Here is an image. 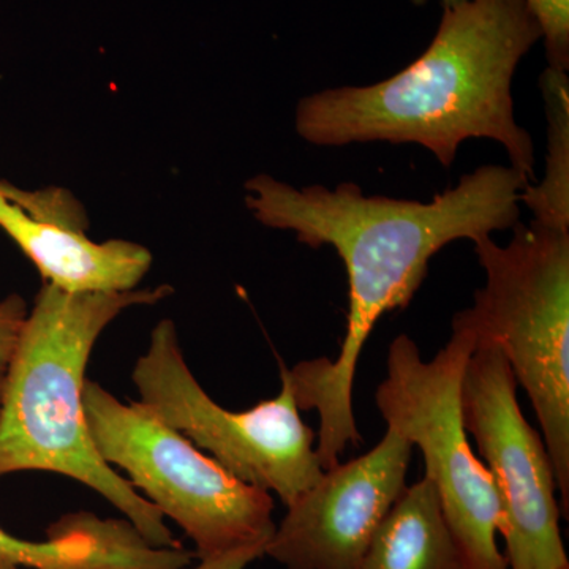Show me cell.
Returning a JSON list of instances; mask_svg holds the SVG:
<instances>
[{
    "label": "cell",
    "mask_w": 569,
    "mask_h": 569,
    "mask_svg": "<svg viewBox=\"0 0 569 569\" xmlns=\"http://www.w3.org/2000/svg\"><path fill=\"white\" fill-rule=\"evenodd\" d=\"M527 183L512 167L485 164L425 203L367 197L353 182L336 189L293 187L268 174L246 182V204L258 222L293 231L313 249L332 247L346 266L347 331L337 358L321 356L287 369L299 410H316L320 417L317 456L323 470L340 462L348 445L362 441L353 385L359 356L377 321L413 301L430 260L443 247L512 230Z\"/></svg>",
    "instance_id": "6da1fadb"
},
{
    "label": "cell",
    "mask_w": 569,
    "mask_h": 569,
    "mask_svg": "<svg viewBox=\"0 0 569 569\" xmlns=\"http://www.w3.org/2000/svg\"><path fill=\"white\" fill-rule=\"evenodd\" d=\"M542 39L527 0H466L445 7L421 56L370 86H343L306 97L296 108L299 137L320 148L356 142L418 144L451 168L475 138L503 146L509 167L531 182L533 140L515 114L512 80Z\"/></svg>",
    "instance_id": "7a4b0ae2"
},
{
    "label": "cell",
    "mask_w": 569,
    "mask_h": 569,
    "mask_svg": "<svg viewBox=\"0 0 569 569\" xmlns=\"http://www.w3.org/2000/svg\"><path fill=\"white\" fill-rule=\"evenodd\" d=\"M171 295L162 284L116 293H71L43 283L11 365L0 408V478L50 471L82 482L157 548L182 546L164 516L96 447L84 411L86 369L104 329L123 310Z\"/></svg>",
    "instance_id": "3957f363"
},
{
    "label": "cell",
    "mask_w": 569,
    "mask_h": 569,
    "mask_svg": "<svg viewBox=\"0 0 569 569\" xmlns=\"http://www.w3.org/2000/svg\"><path fill=\"white\" fill-rule=\"evenodd\" d=\"M486 283L458 318L492 343L526 389L569 509V230L516 223L507 244L473 241Z\"/></svg>",
    "instance_id": "277c9868"
},
{
    "label": "cell",
    "mask_w": 569,
    "mask_h": 569,
    "mask_svg": "<svg viewBox=\"0 0 569 569\" xmlns=\"http://www.w3.org/2000/svg\"><path fill=\"white\" fill-rule=\"evenodd\" d=\"M84 411L100 458L181 527L197 559L268 545L276 530L271 493L228 473L142 403H123L96 381H86Z\"/></svg>",
    "instance_id": "5b68a950"
},
{
    "label": "cell",
    "mask_w": 569,
    "mask_h": 569,
    "mask_svg": "<svg viewBox=\"0 0 569 569\" xmlns=\"http://www.w3.org/2000/svg\"><path fill=\"white\" fill-rule=\"evenodd\" d=\"M475 348L477 337L458 317L447 346L429 361L413 339L396 337L376 403L388 429L421 451L425 477L436 486L470 568L508 569L497 545L501 511L496 485L471 448L460 408L463 370Z\"/></svg>",
    "instance_id": "8992f818"
},
{
    "label": "cell",
    "mask_w": 569,
    "mask_h": 569,
    "mask_svg": "<svg viewBox=\"0 0 569 569\" xmlns=\"http://www.w3.org/2000/svg\"><path fill=\"white\" fill-rule=\"evenodd\" d=\"M274 399L230 411L201 388L187 366L171 320L152 329L133 367L140 403L246 485L276 493L290 507L323 475L317 433L302 421L287 367Z\"/></svg>",
    "instance_id": "52a82bcc"
},
{
    "label": "cell",
    "mask_w": 569,
    "mask_h": 569,
    "mask_svg": "<svg viewBox=\"0 0 569 569\" xmlns=\"http://www.w3.org/2000/svg\"><path fill=\"white\" fill-rule=\"evenodd\" d=\"M460 408L496 485L508 569H569L548 448L523 418L518 381L500 348L477 343L463 370Z\"/></svg>",
    "instance_id": "ba28073f"
},
{
    "label": "cell",
    "mask_w": 569,
    "mask_h": 569,
    "mask_svg": "<svg viewBox=\"0 0 569 569\" xmlns=\"http://www.w3.org/2000/svg\"><path fill=\"white\" fill-rule=\"evenodd\" d=\"M413 447L387 429L376 448L337 463L287 507L264 556L287 569H358L385 516L407 488Z\"/></svg>",
    "instance_id": "9c48e42d"
},
{
    "label": "cell",
    "mask_w": 569,
    "mask_h": 569,
    "mask_svg": "<svg viewBox=\"0 0 569 569\" xmlns=\"http://www.w3.org/2000/svg\"><path fill=\"white\" fill-rule=\"evenodd\" d=\"M84 209L63 189L22 190L0 179V228L39 269L71 293H116L140 284L152 254L137 242H93Z\"/></svg>",
    "instance_id": "30bf717a"
},
{
    "label": "cell",
    "mask_w": 569,
    "mask_h": 569,
    "mask_svg": "<svg viewBox=\"0 0 569 569\" xmlns=\"http://www.w3.org/2000/svg\"><path fill=\"white\" fill-rule=\"evenodd\" d=\"M48 541H24L0 529V563L31 569H183L192 550L157 548L132 522L70 512L52 522Z\"/></svg>",
    "instance_id": "8fae6325"
},
{
    "label": "cell",
    "mask_w": 569,
    "mask_h": 569,
    "mask_svg": "<svg viewBox=\"0 0 569 569\" xmlns=\"http://www.w3.org/2000/svg\"><path fill=\"white\" fill-rule=\"evenodd\" d=\"M358 569H471L430 479L407 485Z\"/></svg>",
    "instance_id": "7c38bea8"
},
{
    "label": "cell",
    "mask_w": 569,
    "mask_h": 569,
    "mask_svg": "<svg viewBox=\"0 0 569 569\" xmlns=\"http://www.w3.org/2000/svg\"><path fill=\"white\" fill-rule=\"evenodd\" d=\"M546 121L548 152L538 186L527 183L520 201L533 212L535 222L569 230V78L565 71L546 69L539 78Z\"/></svg>",
    "instance_id": "4fadbf2b"
},
{
    "label": "cell",
    "mask_w": 569,
    "mask_h": 569,
    "mask_svg": "<svg viewBox=\"0 0 569 569\" xmlns=\"http://www.w3.org/2000/svg\"><path fill=\"white\" fill-rule=\"evenodd\" d=\"M541 24L549 69L569 70V0H527Z\"/></svg>",
    "instance_id": "5bb4252c"
},
{
    "label": "cell",
    "mask_w": 569,
    "mask_h": 569,
    "mask_svg": "<svg viewBox=\"0 0 569 569\" xmlns=\"http://www.w3.org/2000/svg\"><path fill=\"white\" fill-rule=\"evenodd\" d=\"M28 313L29 307L20 295H9L0 301V408Z\"/></svg>",
    "instance_id": "9a60e30c"
},
{
    "label": "cell",
    "mask_w": 569,
    "mask_h": 569,
    "mask_svg": "<svg viewBox=\"0 0 569 569\" xmlns=\"http://www.w3.org/2000/svg\"><path fill=\"white\" fill-rule=\"evenodd\" d=\"M266 546H246L230 550V552L220 553V556L208 557V559H198V565L183 569H246L254 560L264 556Z\"/></svg>",
    "instance_id": "2e32d148"
},
{
    "label": "cell",
    "mask_w": 569,
    "mask_h": 569,
    "mask_svg": "<svg viewBox=\"0 0 569 569\" xmlns=\"http://www.w3.org/2000/svg\"><path fill=\"white\" fill-rule=\"evenodd\" d=\"M411 2H413L415 6H425L427 0H411ZM460 2H466V0H443V7L458 6Z\"/></svg>",
    "instance_id": "e0dca14e"
},
{
    "label": "cell",
    "mask_w": 569,
    "mask_h": 569,
    "mask_svg": "<svg viewBox=\"0 0 569 569\" xmlns=\"http://www.w3.org/2000/svg\"><path fill=\"white\" fill-rule=\"evenodd\" d=\"M0 569H20V567H14V565L9 563H0Z\"/></svg>",
    "instance_id": "ac0fdd59"
}]
</instances>
